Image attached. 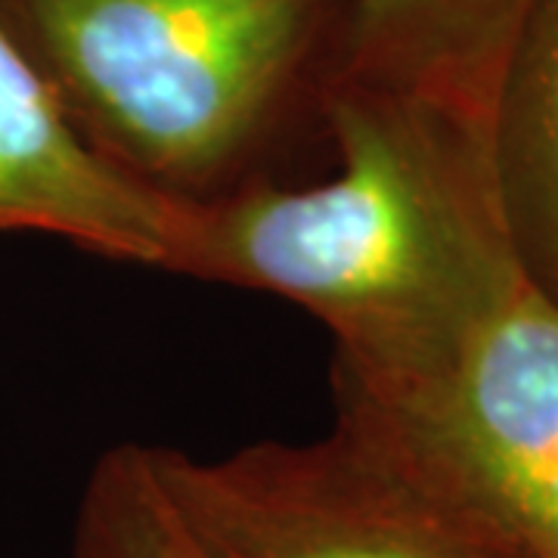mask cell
Wrapping results in <instances>:
<instances>
[{
    "label": "cell",
    "instance_id": "obj_8",
    "mask_svg": "<svg viewBox=\"0 0 558 558\" xmlns=\"http://www.w3.org/2000/svg\"><path fill=\"white\" fill-rule=\"evenodd\" d=\"M72 558H215L161 487L153 447L106 450L81 490Z\"/></svg>",
    "mask_w": 558,
    "mask_h": 558
},
{
    "label": "cell",
    "instance_id": "obj_1",
    "mask_svg": "<svg viewBox=\"0 0 558 558\" xmlns=\"http://www.w3.org/2000/svg\"><path fill=\"white\" fill-rule=\"evenodd\" d=\"M339 171L186 205L174 274L270 292L336 339V398L425 410L527 286L490 131L432 102L336 84Z\"/></svg>",
    "mask_w": 558,
    "mask_h": 558
},
{
    "label": "cell",
    "instance_id": "obj_5",
    "mask_svg": "<svg viewBox=\"0 0 558 558\" xmlns=\"http://www.w3.org/2000/svg\"><path fill=\"white\" fill-rule=\"evenodd\" d=\"M186 205L143 190L72 131L0 16V233H40L174 274Z\"/></svg>",
    "mask_w": 558,
    "mask_h": 558
},
{
    "label": "cell",
    "instance_id": "obj_4",
    "mask_svg": "<svg viewBox=\"0 0 558 558\" xmlns=\"http://www.w3.org/2000/svg\"><path fill=\"white\" fill-rule=\"evenodd\" d=\"M395 418L521 556L558 558V301L527 282L438 398Z\"/></svg>",
    "mask_w": 558,
    "mask_h": 558
},
{
    "label": "cell",
    "instance_id": "obj_3",
    "mask_svg": "<svg viewBox=\"0 0 558 558\" xmlns=\"http://www.w3.org/2000/svg\"><path fill=\"white\" fill-rule=\"evenodd\" d=\"M329 435L223 459L153 447L161 487L215 558H524L398 418L336 398Z\"/></svg>",
    "mask_w": 558,
    "mask_h": 558
},
{
    "label": "cell",
    "instance_id": "obj_2",
    "mask_svg": "<svg viewBox=\"0 0 558 558\" xmlns=\"http://www.w3.org/2000/svg\"><path fill=\"white\" fill-rule=\"evenodd\" d=\"M351 0H0L81 143L178 205L264 183L326 134Z\"/></svg>",
    "mask_w": 558,
    "mask_h": 558
},
{
    "label": "cell",
    "instance_id": "obj_7",
    "mask_svg": "<svg viewBox=\"0 0 558 558\" xmlns=\"http://www.w3.org/2000/svg\"><path fill=\"white\" fill-rule=\"evenodd\" d=\"M499 199L524 279L558 301V0H534L499 84Z\"/></svg>",
    "mask_w": 558,
    "mask_h": 558
},
{
    "label": "cell",
    "instance_id": "obj_6",
    "mask_svg": "<svg viewBox=\"0 0 558 558\" xmlns=\"http://www.w3.org/2000/svg\"><path fill=\"white\" fill-rule=\"evenodd\" d=\"M534 0H351L339 84L494 124L499 84Z\"/></svg>",
    "mask_w": 558,
    "mask_h": 558
}]
</instances>
